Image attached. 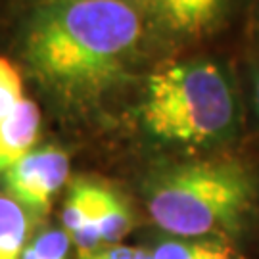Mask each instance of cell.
I'll return each instance as SVG.
<instances>
[{"label": "cell", "instance_id": "obj_1", "mask_svg": "<svg viewBox=\"0 0 259 259\" xmlns=\"http://www.w3.org/2000/svg\"><path fill=\"white\" fill-rule=\"evenodd\" d=\"M144 38L140 2H58L35 6L21 33V56L50 93L87 102L129 77Z\"/></svg>", "mask_w": 259, "mask_h": 259}, {"label": "cell", "instance_id": "obj_2", "mask_svg": "<svg viewBox=\"0 0 259 259\" xmlns=\"http://www.w3.org/2000/svg\"><path fill=\"white\" fill-rule=\"evenodd\" d=\"M142 194L167 236L236 242L257 217L259 175L240 157H190L152 169Z\"/></svg>", "mask_w": 259, "mask_h": 259}, {"label": "cell", "instance_id": "obj_3", "mask_svg": "<svg viewBox=\"0 0 259 259\" xmlns=\"http://www.w3.org/2000/svg\"><path fill=\"white\" fill-rule=\"evenodd\" d=\"M140 117L159 142L215 152L240 135V93L223 62L205 56L188 58L161 65L150 75Z\"/></svg>", "mask_w": 259, "mask_h": 259}, {"label": "cell", "instance_id": "obj_4", "mask_svg": "<svg viewBox=\"0 0 259 259\" xmlns=\"http://www.w3.org/2000/svg\"><path fill=\"white\" fill-rule=\"evenodd\" d=\"M69 179V156L54 144L29 150L2 175V188L37 217L50 209Z\"/></svg>", "mask_w": 259, "mask_h": 259}, {"label": "cell", "instance_id": "obj_5", "mask_svg": "<svg viewBox=\"0 0 259 259\" xmlns=\"http://www.w3.org/2000/svg\"><path fill=\"white\" fill-rule=\"evenodd\" d=\"M236 0H146L148 12L169 37L192 40L211 35Z\"/></svg>", "mask_w": 259, "mask_h": 259}, {"label": "cell", "instance_id": "obj_6", "mask_svg": "<svg viewBox=\"0 0 259 259\" xmlns=\"http://www.w3.org/2000/svg\"><path fill=\"white\" fill-rule=\"evenodd\" d=\"M111 190V185L89 177L75 179L69 185L62 209V225L81 255L93 251V231Z\"/></svg>", "mask_w": 259, "mask_h": 259}, {"label": "cell", "instance_id": "obj_7", "mask_svg": "<svg viewBox=\"0 0 259 259\" xmlns=\"http://www.w3.org/2000/svg\"><path fill=\"white\" fill-rule=\"evenodd\" d=\"M40 133L37 104L23 98L6 121L0 123V179L16 161L33 150Z\"/></svg>", "mask_w": 259, "mask_h": 259}, {"label": "cell", "instance_id": "obj_8", "mask_svg": "<svg viewBox=\"0 0 259 259\" xmlns=\"http://www.w3.org/2000/svg\"><path fill=\"white\" fill-rule=\"evenodd\" d=\"M152 259H250L236 242L221 238L163 236L148 248Z\"/></svg>", "mask_w": 259, "mask_h": 259}, {"label": "cell", "instance_id": "obj_9", "mask_svg": "<svg viewBox=\"0 0 259 259\" xmlns=\"http://www.w3.org/2000/svg\"><path fill=\"white\" fill-rule=\"evenodd\" d=\"M37 215L16 202L4 190L0 192V259H19L35 234Z\"/></svg>", "mask_w": 259, "mask_h": 259}, {"label": "cell", "instance_id": "obj_10", "mask_svg": "<svg viewBox=\"0 0 259 259\" xmlns=\"http://www.w3.org/2000/svg\"><path fill=\"white\" fill-rule=\"evenodd\" d=\"M71 246L73 242L64 227H47L31 236L19 259H67Z\"/></svg>", "mask_w": 259, "mask_h": 259}, {"label": "cell", "instance_id": "obj_11", "mask_svg": "<svg viewBox=\"0 0 259 259\" xmlns=\"http://www.w3.org/2000/svg\"><path fill=\"white\" fill-rule=\"evenodd\" d=\"M23 83L16 65L0 56V123L6 121L23 102Z\"/></svg>", "mask_w": 259, "mask_h": 259}, {"label": "cell", "instance_id": "obj_12", "mask_svg": "<svg viewBox=\"0 0 259 259\" xmlns=\"http://www.w3.org/2000/svg\"><path fill=\"white\" fill-rule=\"evenodd\" d=\"M79 259H152L150 250L146 248H137V246H110V248H102L93 253L81 255Z\"/></svg>", "mask_w": 259, "mask_h": 259}, {"label": "cell", "instance_id": "obj_13", "mask_svg": "<svg viewBox=\"0 0 259 259\" xmlns=\"http://www.w3.org/2000/svg\"><path fill=\"white\" fill-rule=\"evenodd\" d=\"M251 102H253V111L259 121V65L253 71V79H251Z\"/></svg>", "mask_w": 259, "mask_h": 259}, {"label": "cell", "instance_id": "obj_14", "mask_svg": "<svg viewBox=\"0 0 259 259\" xmlns=\"http://www.w3.org/2000/svg\"><path fill=\"white\" fill-rule=\"evenodd\" d=\"M35 6H45V4H58V2H77V0H29ZM129 2H140V0H129ZM146 2V0H144Z\"/></svg>", "mask_w": 259, "mask_h": 259}]
</instances>
